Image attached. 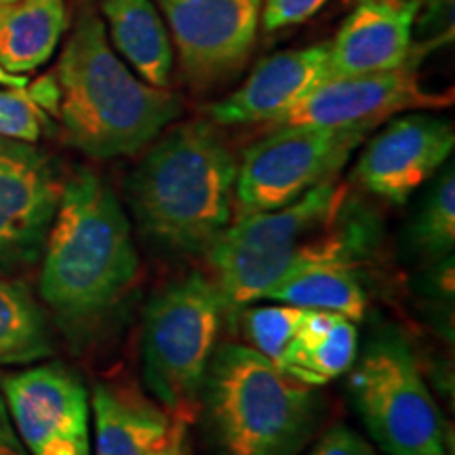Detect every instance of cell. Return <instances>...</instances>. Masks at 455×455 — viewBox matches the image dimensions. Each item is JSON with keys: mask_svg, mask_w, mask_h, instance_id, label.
I'll list each match as a JSON object with an SVG mask.
<instances>
[{"mask_svg": "<svg viewBox=\"0 0 455 455\" xmlns=\"http://www.w3.org/2000/svg\"><path fill=\"white\" fill-rule=\"evenodd\" d=\"M379 236L375 215L331 178L275 212L236 218L209 247V264L226 312L264 299L293 270L315 264L355 266Z\"/></svg>", "mask_w": 455, "mask_h": 455, "instance_id": "obj_1", "label": "cell"}, {"mask_svg": "<svg viewBox=\"0 0 455 455\" xmlns=\"http://www.w3.org/2000/svg\"><path fill=\"white\" fill-rule=\"evenodd\" d=\"M68 144L108 161L140 152L181 114V100L135 76L108 43L104 20L83 3L55 74Z\"/></svg>", "mask_w": 455, "mask_h": 455, "instance_id": "obj_2", "label": "cell"}, {"mask_svg": "<svg viewBox=\"0 0 455 455\" xmlns=\"http://www.w3.org/2000/svg\"><path fill=\"white\" fill-rule=\"evenodd\" d=\"M236 173V158L212 123L169 129L127 181L141 232L169 251L207 253L230 224Z\"/></svg>", "mask_w": 455, "mask_h": 455, "instance_id": "obj_3", "label": "cell"}, {"mask_svg": "<svg viewBox=\"0 0 455 455\" xmlns=\"http://www.w3.org/2000/svg\"><path fill=\"white\" fill-rule=\"evenodd\" d=\"M41 255V295L68 323L106 315L140 270L123 204L89 169H76L61 184Z\"/></svg>", "mask_w": 455, "mask_h": 455, "instance_id": "obj_4", "label": "cell"}, {"mask_svg": "<svg viewBox=\"0 0 455 455\" xmlns=\"http://www.w3.org/2000/svg\"><path fill=\"white\" fill-rule=\"evenodd\" d=\"M203 398L221 455H298L323 411L316 386L241 344L213 355Z\"/></svg>", "mask_w": 455, "mask_h": 455, "instance_id": "obj_5", "label": "cell"}, {"mask_svg": "<svg viewBox=\"0 0 455 455\" xmlns=\"http://www.w3.org/2000/svg\"><path fill=\"white\" fill-rule=\"evenodd\" d=\"M224 301L201 272L164 287L148 304L141 329V365L152 395L169 411L188 418L212 365Z\"/></svg>", "mask_w": 455, "mask_h": 455, "instance_id": "obj_6", "label": "cell"}, {"mask_svg": "<svg viewBox=\"0 0 455 455\" xmlns=\"http://www.w3.org/2000/svg\"><path fill=\"white\" fill-rule=\"evenodd\" d=\"M350 395L371 439L388 455H447L441 413L403 335L369 341L352 371Z\"/></svg>", "mask_w": 455, "mask_h": 455, "instance_id": "obj_7", "label": "cell"}, {"mask_svg": "<svg viewBox=\"0 0 455 455\" xmlns=\"http://www.w3.org/2000/svg\"><path fill=\"white\" fill-rule=\"evenodd\" d=\"M371 129L281 127L243 155L235 186L236 218L275 212L338 178Z\"/></svg>", "mask_w": 455, "mask_h": 455, "instance_id": "obj_8", "label": "cell"}, {"mask_svg": "<svg viewBox=\"0 0 455 455\" xmlns=\"http://www.w3.org/2000/svg\"><path fill=\"white\" fill-rule=\"evenodd\" d=\"M422 55L424 51L388 72L329 78L270 127L373 129L401 112L451 106V91L432 93L424 89L418 72Z\"/></svg>", "mask_w": 455, "mask_h": 455, "instance_id": "obj_9", "label": "cell"}, {"mask_svg": "<svg viewBox=\"0 0 455 455\" xmlns=\"http://www.w3.org/2000/svg\"><path fill=\"white\" fill-rule=\"evenodd\" d=\"M9 419L30 455H93L91 403L83 379L61 363L7 375L0 382Z\"/></svg>", "mask_w": 455, "mask_h": 455, "instance_id": "obj_10", "label": "cell"}, {"mask_svg": "<svg viewBox=\"0 0 455 455\" xmlns=\"http://www.w3.org/2000/svg\"><path fill=\"white\" fill-rule=\"evenodd\" d=\"M167 20L180 66L196 89L241 70L251 55L261 0H156Z\"/></svg>", "mask_w": 455, "mask_h": 455, "instance_id": "obj_11", "label": "cell"}, {"mask_svg": "<svg viewBox=\"0 0 455 455\" xmlns=\"http://www.w3.org/2000/svg\"><path fill=\"white\" fill-rule=\"evenodd\" d=\"M60 196L61 181L43 150L0 138V270L41 258Z\"/></svg>", "mask_w": 455, "mask_h": 455, "instance_id": "obj_12", "label": "cell"}, {"mask_svg": "<svg viewBox=\"0 0 455 455\" xmlns=\"http://www.w3.org/2000/svg\"><path fill=\"white\" fill-rule=\"evenodd\" d=\"M451 121L426 112L392 116L352 169V180L369 195L403 204L451 156Z\"/></svg>", "mask_w": 455, "mask_h": 455, "instance_id": "obj_13", "label": "cell"}, {"mask_svg": "<svg viewBox=\"0 0 455 455\" xmlns=\"http://www.w3.org/2000/svg\"><path fill=\"white\" fill-rule=\"evenodd\" d=\"M329 78V43L281 51L249 74L243 87L207 108L209 118L224 127L272 124Z\"/></svg>", "mask_w": 455, "mask_h": 455, "instance_id": "obj_14", "label": "cell"}, {"mask_svg": "<svg viewBox=\"0 0 455 455\" xmlns=\"http://www.w3.org/2000/svg\"><path fill=\"white\" fill-rule=\"evenodd\" d=\"M419 9L422 4L413 0H358L329 43V78L388 72L407 64L418 55L413 24Z\"/></svg>", "mask_w": 455, "mask_h": 455, "instance_id": "obj_15", "label": "cell"}, {"mask_svg": "<svg viewBox=\"0 0 455 455\" xmlns=\"http://www.w3.org/2000/svg\"><path fill=\"white\" fill-rule=\"evenodd\" d=\"M91 407L93 455H186V419L135 388L95 386Z\"/></svg>", "mask_w": 455, "mask_h": 455, "instance_id": "obj_16", "label": "cell"}, {"mask_svg": "<svg viewBox=\"0 0 455 455\" xmlns=\"http://www.w3.org/2000/svg\"><path fill=\"white\" fill-rule=\"evenodd\" d=\"M358 331L355 321L335 312L306 310L278 367L310 386H323L355 365Z\"/></svg>", "mask_w": 455, "mask_h": 455, "instance_id": "obj_17", "label": "cell"}, {"mask_svg": "<svg viewBox=\"0 0 455 455\" xmlns=\"http://www.w3.org/2000/svg\"><path fill=\"white\" fill-rule=\"evenodd\" d=\"M114 49L141 81L167 89L173 70V44L152 0H100Z\"/></svg>", "mask_w": 455, "mask_h": 455, "instance_id": "obj_18", "label": "cell"}, {"mask_svg": "<svg viewBox=\"0 0 455 455\" xmlns=\"http://www.w3.org/2000/svg\"><path fill=\"white\" fill-rule=\"evenodd\" d=\"M68 28L66 0H11L0 7V68L26 76L47 64Z\"/></svg>", "mask_w": 455, "mask_h": 455, "instance_id": "obj_19", "label": "cell"}, {"mask_svg": "<svg viewBox=\"0 0 455 455\" xmlns=\"http://www.w3.org/2000/svg\"><path fill=\"white\" fill-rule=\"evenodd\" d=\"M264 299L298 306L304 310L335 312L361 321L367 310V291L355 266L315 264L293 270L266 293Z\"/></svg>", "mask_w": 455, "mask_h": 455, "instance_id": "obj_20", "label": "cell"}, {"mask_svg": "<svg viewBox=\"0 0 455 455\" xmlns=\"http://www.w3.org/2000/svg\"><path fill=\"white\" fill-rule=\"evenodd\" d=\"M53 355V339L36 299L0 276V367L28 365Z\"/></svg>", "mask_w": 455, "mask_h": 455, "instance_id": "obj_21", "label": "cell"}, {"mask_svg": "<svg viewBox=\"0 0 455 455\" xmlns=\"http://www.w3.org/2000/svg\"><path fill=\"white\" fill-rule=\"evenodd\" d=\"M411 243L428 259H445L455 244V173L443 171L415 218Z\"/></svg>", "mask_w": 455, "mask_h": 455, "instance_id": "obj_22", "label": "cell"}, {"mask_svg": "<svg viewBox=\"0 0 455 455\" xmlns=\"http://www.w3.org/2000/svg\"><path fill=\"white\" fill-rule=\"evenodd\" d=\"M304 312V308L289 304L249 308L243 315V321L249 339L253 341V348L272 363L281 361L283 352L298 331Z\"/></svg>", "mask_w": 455, "mask_h": 455, "instance_id": "obj_23", "label": "cell"}, {"mask_svg": "<svg viewBox=\"0 0 455 455\" xmlns=\"http://www.w3.org/2000/svg\"><path fill=\"white\" fill-rule=\"evenodd\" d=\"M49 124V114L34 101L28 87L0 89V138L36 144Z\"/></svg>", "mask_w": 455, "mask_h": 455, "instance_id": "obj_24", "label": "cell"}, {"mask_svg": "<svg viewBox=\"0 0 455 455\" xmlns=\"http://www.w3.org/2000/svg\"><path fill=\"white\" fill-rule=\"evenodd\" d=\"M327 0H261V21L268 32L310 20Z\"/></svg>", "mask_w": 455, "mask_h": 455, "instance_id": "obj_25", "label": "cell"}, {"mask_svg": "<svg viewBox=\"0 0 455 455\" xmlns=\"http://www.w3.org/2000/svg\"><path fill=\"white\" fill-rule=\"evenodd\" d=\"M310 455H378L375 449L348 426H333L316 443Z\"/></svg>", "mask_w": 455, "mask_h": 455, "instance_id": "obj_26", "label": "cell"}, {"mask_svg": "<svg viewBox=\"0 0 455 455\" xmlns=\"http://www.w3.org/2000/svg\"><path fill=\"white\" fill-rule=\"evenodd\" d=\"M0 455H30L21 445L20 436H17L13 424H11L3 395H0Z\"/></svg>", "mask_w": 455, "mask_h": 455, "instance_id": "obj_27", "label": "cell"}, {"mask_svg": "<svg viewBox=\"0 0 455 455\" xmlns=\"http://www.w3.org/2000/svg\"><path fill=\"white\" fill-rule=\"evenodd\" d=\"M7 3H11V0H0V7ZM28 83H30L28 81V76H17V74H9L7 70H3V68H0V87L24 89V87H28Z\"/></svg>", "mask_w": 455, "mask_h": 455, "instance_id": "obj_28", "label": "cell"}, {"mask_svg": "<svg viewBox=\"0 0 455 455\" xmlns=\"http://www.w3.org/2000/svg\"><path fill=\"white\" fill-rule=\"evenodd\" d=\"M413 3H419V4H424V3H428V0H413Z\"/></svg>", "mask_w": 455, "mask_h": 455, "instance_id": "obj_29", "label": "cell"}]
</instances>
